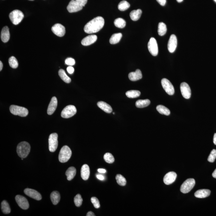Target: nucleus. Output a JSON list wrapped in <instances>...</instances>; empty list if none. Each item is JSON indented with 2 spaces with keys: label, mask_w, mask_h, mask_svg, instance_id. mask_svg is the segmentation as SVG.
Returning <instances> with one entry per match:
<instances>
[{
  "label": "nucleus",
  "mask_w": 216,
  "mask_h": 216,
  "mask_svg": "<svg viewBox=\"0 0 216 216\" xmlns=\"http://www.w3.org/2000/svg\"><path fill=\"white\" fill-rule=\"evenodd\" d=\"M105 20L102 17H97L85 25L84 29V32L88 34L97 33L103 28Z\"/></svg>",
  "instance_id": "obj_1"
},
{
  "label": "nucleus",
  "mask_w": 216,
  "mask_h": 216,
  "mask_svg": "<svg viewBox=\"0 0 216 216\" xmlns=\"http://www.w3.org/2000/svg\"><path fill=\"white\" fill-rule=\"evenodd\" d=\"M87 2V0H71L67 7V9L71 13L77 12L83 9Z\"/></svg>",
  "instance_id": "obj_2"
},
{
  "label": "nucleus",
  "mask_w": 216,
  "mask_h": 216,
  "mask_svg": "<svg viewBox=\"0 0 216 216\" xmlns=\"http://www.w3.org/2000/svg\"><path fill=\"white\" fill-rule=\"evenodd\" d=\"M31 150V146L27 142H22L17 147V151L19 157L21 158L27 157Z\"/></svg>",
  "instance_id": "obj_3"
},
{
  "label": "nucleus",
  "mask_w": 216,
  "mask_h": 216,
  "mask_svg": "<svg viewBox=\"0 0 216 216\" xmlns=\"http://www.w3.org/2000/svg\"><path fill=\"white\" fill-rule=\"evenodd\" d=\"M72 155L71 150L68 146H64L61 148L59 156V161L62 163H66L70 159Z\"/></svg>",
  "instance_id": "obj_4"
},
{
  "label": "nucleus",
  "mask_w": 216,
  "mask_h": 216,
  "mask_svg": "<svg viewBox=\"0 0 216 216\" xmlns=\"http://www.w3.org/2000/svg\"><path fill=\"white\" fill-rule=\"evenodd\" d=\"M9 17L14 25H17L23 19L24 15L22 11L19 10H15L10 13Z\"/></svg>",
  "instance_id": "obj_5"
},
{
  "label": "nucleus",
  "mask_w": 216,
  "mask_h": 216,
  "mask_svg": "<svg viewBox=\"0 0 216 216\" xmlns=\"http://www.w3.org/2000/svg\"><path fill=\"white\" fill-rule=\"evenodd\" d=\"M10 111L13 115H19L22 117L27 116L28 113V110L27 108L15 105H12L10 106Z\"/></svg>",
  "instance_id": "obj_6"
},
{
  "label": "nucleus",
  "mask_w": 216,
  "mask_h": 216,
  "mask_svg": "<svg viewBox=\"0 0 216 216\" xmlns=\"http://www.w3.org/2000/svg\"><path fill=\"white\" fill-rule=\"evenodd\" d=\"M195 181L193 179H188L184 182L180 187V191L183 193H189L194 187Z\"/></svg>",
  "instance_id": "obj_7"
},
{
  "label": "nucleus",
  "mask_w": 216,
  "mask_h": 216,
  "mask_svg": "<svg viewBox=\"0 0 216 216\" xmlns=\"http://www.w3.org/2000/svg\"><path fill=\"white\" fill-rule=\"evenodd\" d=\"M76 113L75 106L69 105L65 107L61 112V116L63 118H69L73 116Z\"/></svg>",
  "instance_id": "obj_8"
},
{
  "label": "nucleus",
  "mask_w": 216,
  "mask_h": 216,
  "mask_svg": "<svg viewBox=\"0 0 216 216\" xmlns=\"http://www.w3.org/2000/svg\"><path fill=\"white\" fill-rule=\"evenodd\" d=\"M57 134L53 133L50 135L49 139V150L51 152H54L57 148L58 145Z\"/></svg>",
  "instance_id": "obj_9"
},
{
  "label": "nucleus",
  "mask_w": 216,
  "mask_h": 216,
  "mask_svg": "<svg viewBox=\"0 0 216 216\" xmlns=\"http://www.w3.org/2000/svg\"><path fill=\"white\" fill-rule=\"evenodd\" d=\"M148 51L153 56L157 55L158 54V47L156 39L153 37L151 38L148 44Z\"/></svg>",
  "instance_id": "obj_10"
},
{
  "label": "nucleus",
  "mask_w": 216,
  "mask_h": 216,
  "mask_svg": "<svg viewBox=\"0 0 216 216\" xmlns=\"http://www.w3.org/2000/svg\"><path fill=\"white\" fill-rule=\"evenodd\" d=\"M162 87L164 91L170 95H172L175 93L174 88L171 82L167 79L164 78L161 80Z\"/></svg>",
  "instance_id": "obj_11"
},
{
  "label": "nucleus",
  "mask_w": 216,
  "mask_h": 216,
  "mask_svg": "<svg viewBox=\"0 0 216 216\" xmlns=\"http://www.w3.org/2000/svg\"><path fill=\"white\" fill-rule=\"evenodd\" d=\"M51 30L55 35L59 37H62L65 34V28L60 24H55L52 26Z\"/></svg>",
  "instance_id": "obj_12"
},
{
  "label": "nucleus",
  "mask_w": 216,
  "mask_h": 216,
  "mask_svg": "<svg viewBox=\"0 0 216 216\" xmlns=\"http://www.w3.org/2000/svg\"><path fill=\"white\" fill-rule=\"evenodd\" d=\"M15 200L19 206L23 209L27 210L29 208V203L27 199L24 196L20 195H17Z\"/></svg>",
  "instance_id": "obj_13"
},
{
  "label": "nucleus",
  "mask_w": 216,
  "mask_h": 216,
  "mask_svg": "<svg viewBox=\"0 0 216 216\" xmlns=\"http://www.w3.org/2000/svg\"><path fill=\"white\" fill-rule=\"evenodd\" d=\"M180 89L184 98L186 99H188L191 97V90L187 83L185 82L182 83L180 85Z\"/></svg>",
  "instance_id": "obj_14"
},
{
  "label": "nucleus",
  "mask_w": 216,
  "mask_h": 216,
  "mask_svg": "<svg viewBox=\"0 0 216 216\" xmlns=\"http://www.w3.org/2000/svg\"><path fill=\"white\" fill-rule=\"evenodd\" d=\"M177 44V40L175 35H171L168 42V50L171 53H173L175 51Z\"/></svg>",
  "instance_id": "obj_15"
},
{
  "label": "nucleus",
  "mask_w": 216,
  "mask_h": 216,
  "mask_svg": "<svg viewBox=\"0 0 216 216\" xmlns=\"http://www.w3.org/2000/svg\"><path fill=\"white\" fill-rule=\"evenodd\" d=\"M24 193L27 196L37 201H39L42 199L41 195L35 190L27 188L24 190Z\"/></svg>",
  "instance_id": "obj_16"
},
{
  "label": "nucleus",
  "mask_w": 216,
  "mask_h": 216,
  "mask_svg": "<svg viewBox=\"0 0 216 216\" xmlns=\"http://www.w3.org/2000/svg\"><path fill=\"white\" fill-rule=\"evenodd\" d=\"M177 175L174 172H170L164 176L163 181L167 185H169L174 182L177 178Z\"/></svg>",
  "instance_id": "obj_17"
},
{
  "label": "nucleus",
  "mask_w": 216,
  "mask_h": 216,
  "mask_svg": "<svg viewBox=\"0 0 216 216\" xmlns=\"http://www.w3.org/2000/svg\"><path fill=\"white\" fill-rule=\"evenodd\" d=\"M57 100L56 97H54L51 99L47 109V113L51 115L54 113L57 106Z\"/></svg>",
  "instance_id": "obj_18"
},
{
  "label": "nucleus",
  "mask_w": 216,
  "mask_h": 216,
  "mask_svg": "<svg viewBox=\"0 0 216 216\" xmlns=\"http://www.w3.org/2000/svg\"><path fill=\"white\" fill-rule=\"evenodd\" d=\"M97 37L96 35H90L84 38L81 41V44L83 46H89L93 44L96 41Z\"/></svg>",
  "instance_id": "obj_19"
},
{
  "label": "nucleus",
  "mask_w": 216,
  "mask_h": 216,
  "mask_svg": "<svg viewBox=\"0 0 216 216\" xmlns=\"http://www.w3.org/2000/svg\"><path fill=\"white\" fill-rule=\"evenodd\" d=\"M142 76L141 71L139 69L136 70L135 72H131L129 75V79L132 81H135L140 79Z\"/></svg>",
  "instance_id": "obj_20"
},
{
  "label": "nucleus",
  "mask_w": 216,
  "mask_h": 216,
  "mask_svg": "<svg viewBox=\"0 0 216 216\" xmlns=\"http://www.w3.org/2000/svg\"><path fill=\"white\" fill-rule=\"evenodd\" d=\"M10 37L9 28L7 26L3 27L1 33V39L4 43L9 41Z\"/></svg>",
  "instance_id": "obj_21"
},
{
  "label": "nucleus",
  "mask_w": 216,
  "mask_h": 216,
  "mask_svg": "<svg viewBox=\"0 0 216 216\" xmlns=\"http://www.w3.org/2000/svg\"><path fill=\"white\" fill-rule=\"evenodd\" d=\"M89 167L87 164H84L81 169V177L84 180H88L90 176Z\"/></svg>",
  "instance_id": "obj_22"
},
{
  "label": "nucleus",
  "mask_w": 216,
  "mask_h": 216,
  "mask_svg": "<svg viewBox=\"0 0 216 216\" xmlns=\"http://www.w3.org/2000/svg\"><path fill=\"white\" fill-rule=\"evenodd\" d=\"M211 194V191L209 189H201L196 191L195 193V197L198 198H205Z\"/></svg>",
  "instance_id": "obj_23"
},
{
  "label": "nucleus",
  "mask_w": 216,
  "mask_h": 216,
  "mask_svg": "<svg viewBox=\"0 0 216 216\" xmlns=\"http://www.w3.org/2000/svg\"><path fill=\"white\" fill-rule=\"evenodd\" d=\"M97 106L100 109L108 113H111L113 109L109 105L103 101H99L97 103Z\"/></svg>",
  "instance_id": "obj_24"
},
{
  "label": "nucleus",
  "mask_w": 216,
  "mask_h": 216,
  "mask_svg": "<svg viewBox=\"0 0 216 216\" xmlns=\"http://www.w3.org/2000/svg\"><path fill=\"white\" fill-rule=\"evenodd\" d=\"M142 13V11L141 9L133 10L131 11L130 14V17L133 21H137L140 19Z\"/></svg>",
  "instance_id": "obj_25"
},
{
  "label": "nucleus",
  "mask_w": 216,
  "mask_h": 216,
  "mask_svg": "<svg viewBox=\"0 0 216 216\" xmlns=\"http://www.w3.org/2000/svg\"><path fill=\"white\" fill-rule=\"evenodd\" d=\"M65 174L67 176L68 180H71L75 177L76 174V169L74 167H71L68 168Z\"/></svg>",
  "instance_id": "obj_26"
},
{
  "label": "nucleus",
  "mask_w": 216,
  "mask_h": 216,
  "mask_svg": "<svg viewBox=\"0 0 216 216\" xmlns=\"http://www.w3.org/2000/svg\"><path fill=\"white\" fill-rule=\"evenodd\" d=\"M60 198L59 193L57 191L52 192L51 195V199L52 203L54 205H56L59 203Z\"/></svg>",
  "instance_id": "obj_27"
},
{
  "label": "nucleus",
  "mask_w": 216,
  "mask_h": 216,
  "mask_svg": "<svg viewBox=\"0 0 216 216\" xmlns=\"http://www.w3.org/2000/svg\"><path fill=\"white\" fill-rule=\"evenodd\" d=\"M122 37V35L121 33L114 34L110 39V43L111 44H116L119 42Z\"/></svg>",
  "instance_id": "obj_28"
},
{
  "label": "nucleus",
  "mask_w": 216,
  "mask_h": 216,
  "mask_svg": "<svg viewBox=\"0 0 216 216\" xmlns=\"http://www.w3.org/2000/svg\"><path fill=\"white\" fill-rule=\"evenodd\" d=\"M150 100L148 99L139 100L136 102V106L137 108H143L147 107L150 104Z\"/></svg>",
  "instance_id": "obj_29"
},
{
  "label": "nucleus",
  "mask_w": 216,
  "mask_h": 216,
  "mask_svg": "<svg viewBox=\"0 0 216 216\" xmlns=\"http://www.w3.org/2000/svg\"><path fill=\"white\" fill-rule=\"evenodd\" d=\"M167 28L166 25L164 23L161 22L159 23L158 33L159 35L161 36H163L166 33Z\"/></svg>",
  "instance_id": "obj_30"
},
{
  "label": "nucleus",
  "mask_w": 216,
  "mask_h": 216,
  "mask_svg": "<svg viewBox=\"0 0 216 216\" xmlns=\"http://www.w3.org/2000/svg\"><path fill=\"white\" fill-rule=\"evenodd\" d=\"M59 75L61 79L64 82L66 83H71V79L70 78L68 77L66 74L64 70L60 69L59 70Z\"/></svg>",
  "instance_id": "obj_31"
},
{
  "label": "nucleus",
  "mask_w": 216,
  "mask_h": 216,
  "mask_svg": "<svg viewBox=\"0 0 216 216\" xmlns=\"http://www.w3.org/2000/svg\"><path fill=\"white\" fill-rule=\"evenodd\" d=\"M156 110L160 114L168 116L170 114V111L167 108L162 105H159L156 107Z\"/></svg>",
  "instance_id": "obj_32"
},
{
  "label": "nucleus",
  "mask_w": 216,
  "mask_h": 216,
  "mask_svg": "<svg viewBox=\"0 0 216 216\" xmlns=\"http://www.w3.org/2000/svg\"><path fill=\"white\" fill-rule=\"evenodd\" d=\"M140 92L137 90H131V91H127L126 95L128 98H136L140 96Z\"/></svg>",
  "instance_id": "obj_33"
},
{
  "label": "nucleus",
  "mask_w": 216,
  "mask_h": 216,
  "mask_svg": "<svg viewBox=\"0 0 216 216\" xmlns=\"http://www.w3.org/2000/svg\"><path fill=\"white\" fill-rule=\"evenodd\" d=\"M1 209L4 214H8L11 212V209L7 201H3L1 203Z\"/></svg>",
  "instance_id": "obj_34"
},
{
  "label": "nucleus",
  "mask_w": 216,
  "mask_h": 216,
  "mask_svg": "<svg viewBox=\"0 0 216 216\" xmlns=\"http://www.w3.org/2000/svg\"><path fill=\"white\" fill-rule=\"evenodd\" d=\"M114 23L115 26L119 28H124L126 25V23L125 20L121 18L115 19Z\"/></svg>",
  "instance_id": "obj_35"
},
{
  "label": "nucleus",
  "mask_w": 216,
  "mask_h": 216,
  "mask_svg": "<svg viewBox=\"0 0 216 216\" xmlns=\"http://www.w3.org/2000/svg\"><path fill=\"white\" fill-rule=\"evenodd\" d=\"M130 4L126 1H123L119 3L118 9L121 11H124L130 7Z\"/></svg>",
  "instance_id": "obj_36"
},
{
  "label": "nucleus",
  "mask_w": 216,
  "mask_h": 216,
  "mask_svg": "<svg viewBox=\"0 0 216 216\" xmlns=\"http://www.w3.org/2000/svg\"><path fill=\"white\" fill-rule=\"evenodd\" d=\"M116 179L117 183L120 185L124 186L126 185L127 180L122 175L120 174L116 175Z\"/></svg>",
  "instance_id": "obj_37"
},
{
  "label": "nucleus",
  "mask_w": 216,
  "mask_h": 216,
  "mask_svg": "<svg viewBox=\"0 0 216 216\" xmlns=\"http://www.w3.org/2000/svg\"><path fill=\"white\" fill-rule=\"evenodd\" d=\"M9 62L10 67L13 68H17L19 65L17 60L14 56H12L9 59Z\"/></svg>",
  "instance_id": "obj_38"
},
{
  "label": "nucleus",
  "mask_w": 216,
  "mask_h": 216,
  "mask_svg": "<svg viewBox=\"0 0 216 216\" xmlns=\"http://www.w3.org/2000/svg\"><path fill=\"white\" fill-rule=\"evenodd\" d=\"M104 159L107 163H113L115 161V158L110 153H106L104 156Z\"/></svg>",
  "instance_id": "obj_39"
},
{
  "label": "nucleus",
  "mask_w": 216,
  "mask_h": 216,
  "mask_svg": "<svg viewBox=\"0 0 216 216\" xmlns=\"http://www.w3.org/2000/svg\"><path fill=\"white\" fill-rule=\"evenodd\" d=\"M83 199L80 194H77L74 198V203L76 207H79L82 205Z\"/></svg>",
  "instance_id": "obj_40"
},
{
  "label": "nucleus",
  "mask_w": 216,
  "mask_h": 216,
  "mask_svg": "<svg viewBox=\"0 0 216 216\" xmlns=\"http://www.w3.org/2000/svg\"><path fill=\"white\" fill-rule=\"evenodd\" d=\"M216 158V150L213 149L211 151V154L208 158V161L210 163H213Z\"/></svg>",
  "instance_id": "obj_41"
},
{
  "label": "nucleus",
  "mask_w": 216,
  "mask_h": 216,
  "mask_svg": "<svg viewBox=\"0 0 216 216\" xmlns=\"http://www.w3.org/2000/svg\"><path fill=\"white\" fill-rule=\"evenodd\" d=\"M91 202L92 204H93L94 207H95L96 209H98L100 207V203L99 200L97 198L95 197H92L91 199Z\"/></svg>",
  "instance_id": "obj_42"
},
{
  "label": "nucleus",
  "mask_w": 216,
  "mask_h": 216,
  "mask_svg": "<svg viewBox=\"0 0 216 216\" xmlns=\"http://www.w3.org/2000/svg\"><path fill=\"white\" fill-rule=\"evenodd\" d=\"M65 63L66 65L69 66H73L75 65V60L72 58H68L65 60Z\"/></svg>",
  "instance_id": "obj_43"
},
{
  "label": "nucleus",
  "mask_w": 216,
  "mask_h": 216,
  "mask_svg": "<svg viewBox=\"0 0 216 216\" xmlns=\"http://www.w3.org/2000/svg\"><path fill=\"white\" fill-rule=\"evenodd\" d=\"M67 71L69 74H72L74 73V68L73 67H71V66H69V67H67Z\"/></svg>",
  "instance_id": "obj_44"
},
{
  "label": "nucleus",
  "mask_w": 216,
  "mask_h": 216,
  "mask_svg": "<svg viewBox=\"0 0 216 216\" xmlns=\"http://www.w3.org/2000/svg\"><path fill=\"white\" fill-rule=\"evenodd\" d=\"M156 1L158 2V3H159L161 6H164L165 5L167 1L166 0H156Z\"/></svg>",
  "instance_id": "obj_45"
},
{
  "label": "nucleus",
  "mask_w": 216,
  "mask_h": 216,
  "mask_svg": "<svg viewBox=\"0 0 216 216\" xmlns=\"http://www.w3.org/2000/svg\"><path fill=\"white\" fill-rule=\"evenodd\" d=\"M97 178H98L99 180H103L105 178L103 175H97Z\"/></svg>",
  "instance_id": "obj_46"
},
{
  "label": "nucleus",
  "mask_w": 216,
  "mask_h": 216,
  "mask_svg": "<svg viewBox=\"0 0 216 216\" xmlns=\"http://www.w3.org/2000/svg\"><path fill=\"white\" fill-rule=\"evenodd\" d=\"M98 171L99 172H100V173H105V172H106V170L105 169H98Z\"/></svg>",
  "instance_id": "obj_47"
},
{
  "label": "nucleus",
  "mask_w": 216,
  "mask_h": 216,
  "mask_svg": "<svg viewBox=\"0 0 216 216\" xmlns=\"http://www.w3.org/2000/svg\"><path fill=\"white\" fill-rule=\"evenodd\" d=\"M87 216H95V214L93 212H92V211H89V212H88V213H87Z\"/></svg>",
  "instance_id": "obj_48"
},
{
  "label": "nucleus",
  "mask_w": 216,
  "mask_h": 216,
  "mask_svg": "<svg viewBox=\"0 0 216 216\" xmlns=\"http://www.w3.org/2000/svg\"><path fill=\"white\" fill-rule=\"evenodd\" d=\"M213 143L215 145H216V133H215L214 135Z\"/></svg>",
  "instance_id": "obj_49"
},
{
  "label": "nucleus",
  "mask_w": 216,
  "mask_h": 216,
  "mask_svg": "<svg viewBox=\"0 0 216 216\" xmlns=\"http://www.w3.org/2000/svg\"><path fill=\"white\" fill-rule=\"evenodd\" d=\"M212 176L214 178L216 179V169L214 171L213 173H212Z\"/></svg>",
  "instance_id": "obj_50"
},
{
  "label": "nucleus",
  "mask_w": 216,
  "mask_h": 216,
  "mask_svg": "<svg viewBox=\"0 0 216 216\" xmlns=\"http://www.w3.org/2000/svg\"><path fill=\"white\" fill-rule=\"evenodd\" d=\"M3 68V64L1 61H0V71H1Z\"/></svg>",
  "instance_id": "obj_51"
},
{
  "label": "nucleus",
  "mask_w": 216,
  "mask_h": 216,
  "mask_svg": "<svg viewBox=\"0 0 216 216\" xmlns=\"http://www.w3.org/2000/svg\"><path fill=\"white\" fill-rule=\"evenodd\" d=\"M183 1V0H177V1L178 3H181V2Z\"/></svg>",
  "instance_id": "obj_52"
},
{
  "label": "nucleus",
  "mask_w": 216,
  "mask_h": 216,
  "mask_svg": "<svg viewBox=\"0 0 216 216\" xmlns=\"http://www.w3.org/2000/svg\"><path fill=\"white\" fill-rule=\"evenodd\" d=\"M214 1H215V2L216 3V0H214Z\"/></svg>",
  "instance_id": "obj_53"
},
{
  "label": "nucleus",
  "mask_w": 216,
  "mask_h": 216,
  "mask_svg": "<svg viewBox=\"0 0 216 216\" xmlns=\"http://www.w3.org/2000/svg\"><path fill=\"white\" fill-rule=\"evenodd\" d=\"M29 1H34V0H29Z\"/></svg>",
  "instance_id": "obj_54"
},
{
  "label": "nucleus",
  "mask_w": 216,
  "mask_h": 216,
  "mask_svg": "<svg viewBox=\"0 0 216 216\" xmlns=\"http://www.w3.org/2000/svg\"><path fill=\"white\" fill-rule=\"evenodd\" d=\"M113 114L114 115V114H115V113H113Z\"/></svg>",
  "instance_id": "obj_55"
}]
</instances>
